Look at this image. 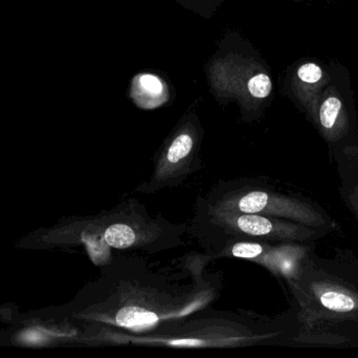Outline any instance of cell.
Returning <instances> with one entry per match:
<instances>
[{
  "label": "cell",
  "instance_id": "277c9868",
  "mask_svg": "<svg viewBox=\"0 0 358 358\" xmlns=\"http://www.w3.org/2000/svg\"><path fill=\"white\" fill-rule=\"evenodd\" d=\"M194 222L223 233L250 237L266 243L294 244L317 237L319 231L308 225L287 219L258 214L215 209L198 202Z\"/></svg>",
  "mask_w": 358,
  "mask_h": 358
},
{
  "label": "cell",
  "instance_id": "9c48e42d",
  "mask_svg": "<svg viewBox=\"0 0 358 358\" xmlns=\"http://www.w3.org/2000/svg\"><path fill=\"white\" fill-rule=\"evenodd\" d=\"M299 78L307 83H315L322 77V71L317 65L313 63H307L299 69Z\"/></svg>",
  "mask_w": 358,
  "mask_h": 358
},
{
  "label": "cell",
  "instance_id": "ba28073f",
  "mask_svg": "<svg viewBox=\"0 0 358 358\" xmlns=\"http://www.w3.org/2000/svg\"><path fill=\"white\" fill-rule=\"evenodd\" d=\"M248 90L256 98H265L271 92V81L268 76L258 74L248 81Z\"/></svg>",
  "mask_w": 358,
  "mask_h": 358
},
{
  "label": "cell",
  "instance_id": "8992f818",
  "mask_svg": "<svg viewBox=\"0 0 358 358\" xmlns=\"http://www.w3.org/2000/svg\"><path fill=\"white\" fill-rule=\"evenodd\" d=\"M342 103L338 98H328L325 102L323 103L320 111V119H321L322 125L324 128L330 130L334 128L336 119H338V113H340Z\"/></svg>",
  "mask_w": 358,
  "mask_h": 358
},
{
  "label": "cell",
  "instance_id": "3957f363",
  "mask_svg": "<svg viewBox=\"0 0 358 358\" xmlns=\"http://www.w3.org/2000/svg\"><path fill=\"white\" fill-rule=\"evenodd\" d=\"M202 202L215 209L287 219L308 226L327 224L308 204L250 180L219 183Z\"/></svg>",
  "mask_w": 358,
  "mask_h": 358
},
{
  "label": "cell",
  "instance_id": "52a82bcc",
  "mask_svg": "<svg viewBox=\"0 0 358 358\" xmlns=\"http://www.w3.org/2000/svg\"><path fill=\"white\" fill-rule=\"evenodd\" d=\"M138 88H140L141 92L149 98H157L159 97L163 92L164 86L161 80L153 75H143L138 79Z\"/></svg>",
  "mask_w": 358,
  "mask_h": 358
},
{
  "label": "cell",
  "instance_id": "6da1fadb",
  "mask_svg": "<svg viewBox=\"0 0 358 358\" xmlns=\"http://www.w3.org/2000/svg\"><path fill=\"white\" fill-rule=\"evenodd\" d=\"M108 291L94 317L103 329L140 331L185 317L212 302L214 290L204 283L178 286L163 275L150 273L146 283L124 281L108 273Z\"/></svg>",
  "mask_w": 358,
  "mask_h": 358
},
{
  "label": "cell",
  "instance_id": "7a4b0ae2",
  "mask_svg": "<svg viewBox=\"0 0 358 358\" xmlns=\"http://www.w3.org/2000/svg\"><path fill=\"white\" fill-rule=\"evenodd\" d=\"M257 324L250 322L222 317L215 319L212 325L197 324H176L170 321L157 327L140 331H119L103 329L99 332L98 342L108 344L170 345L187 347H236L248 346L268 338L269 334L258 329Z\"/></svg>",
  "mask_w": 358,
  "mask_h": 358
},
{
  "label": "cell",
  "instance_id": "5b68a950",
  "mask_svg": "<svg viewBox=\"0 0 358 358\" xmlns=\"http://www.w3.org/2000/svg\"><path fill=\"white\" fill-rule=\"evenodd\" d=\"M199 162L196 139L189 132H180L157 158L152 178L138 187L136 191L155 193L162 189L178 186L199 168Z\"/></svg>",
  "mask_w": 358,
  "mask_h": 358
}]
</instances>
